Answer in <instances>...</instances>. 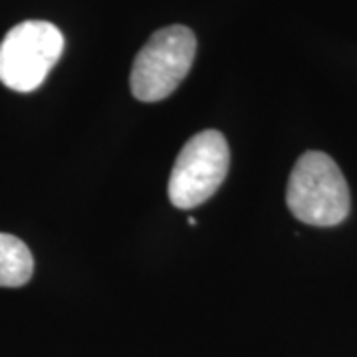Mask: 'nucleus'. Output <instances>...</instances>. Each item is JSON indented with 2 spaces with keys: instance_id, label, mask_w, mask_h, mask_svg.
I'll use <instances>...</instances> for the list:
<instances>
[{
  "instance_id": "obj_5",
  "label": "nucleus",
  "mask_w": 357,
  "mask_h": 357,
  "mask_svg": "<svg viewBox=\"0 0 357 357\" xmlns=\"http://www.w3.org/2000/svg\"><path fill=\"white\" fill-rule=\"evenodd\" d=\"M34 258L30 248L13 234L0 232V286L18 288L32 278Z\"/></svg>"
},
{
  "instance_id": "obj_1",
  "label": "nucleus",
  "mask_w": 357,
  "mask_h": 357,
  "mask_svg": "<svg viewBox=\"0 0 357 357\" xmlns=\"http://www.w3.org/2000/svg\"><path fill=\"white\" fill-rule=\"evenodd\" d=\"M286 204L294 217L312 227H335L349 215V187L330 155L306 151L294 165Z\"/></svg>"
},
{
  "instance_id": "obj_4",
  "label": "nucleus",
  "mask_w": 357,
  "mask_h": 357,
  "mask_svg": "<svg viewBox=\"0 0 357 357\" xmlns=\"http://www.w3.org/2000/svg\"><path fill=\"white\" fill-rule=\"evenodd\" d=\"M230 149L217 129L192 135L181 149L169 178V199L177 208L206 203L229 175Z\"/></svg>"
},
{
  "instance_id": "obj_3",
  "label": "nucleus",
  "mask_w": 357,
  "mask_h": 357,
  "mask_svg": "<svg viewBox=\"0 0 357 357\" xmlns=\"http://www.w3.org/2000/svg\"><path fill=\"white\" fill-rule=\"evenodd\" d=\"M64 50L62 32L44 20L14 26L0 42V82L13 91L38 89Z\"/></svg>"
},
{
  "instance_id": "obj_2",
  "label": "nucleus",
  "mask_w": 357,
  "mask_h": 357,
  "mask_svg": "<svg viewBox=\"0 0 357 357\" xmlns=\"http://www.w3.org/2000/svg\"><path fill=\"white\" fill-rule=\"evenodd\" d=\"M197 54V38L187 26L157 30L133 60L131 93L145 103L169 98L187 77Z\"/></svg>"
}]
</instances>
